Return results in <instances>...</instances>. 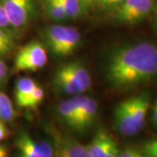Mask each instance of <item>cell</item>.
Returning <instances> with one entry per match:
<instances>
[{
	"label": "cell",
	"instance_id": "cell-1",
	"mask_svg": "<svg viewBox=\"0 0 157 157\" xmlns=\"http://www.w3.org/2000/svg\"><path fill=\"white\" fill-rule=\"evenodd\" d=\"M157 77V46L147 41L119 46L107 58L105 78L114 90H128Z\"/></svg>",
	"mask_w": 157,
	"mask_h": 157
},
{
	"label": "cell",
	"instance_id": "cell-2",
	"mask_svg": "<svg viewBox=\"0 0 157 157\" xmlns=\"http://www.w3.org/2000/svg\"><path fill=\"white\" fill-rule=\"evenodd\" d=\"M150 95L142 93L118 104L113 111V123L120 135L131 137L139 134L146 122Z\"/></svg>",
	"mask_w": 157,
	"mask_h": 157
},
{
	"label": "cell",
	"instance_id": "cell-3",
	"mask_svg": "<svg viewBox=\"0 0 157 157\" xmlns=\"http://www.w3.org/2000/svg\"><path fill=\"white\" fill-rule=\"evenodd\" d=\"M44 39L52 53L66 57L73 54L78 48L81 36L75 27L54 25L45 29Z\"/></svg>",
	"mask_w": 157,
	"mask_h": 157
},
{
	"label": "cell",
	"instance_id": "cell-4",
	"mask_svg": "<svg viewBox=\"0 0 157 157\" xmlns=\"http://www.w3.org/2000/svg\"><path fill=\"white\" fill-rule=\"evenodd\" d=\"M47 52L39 41H31L17 52L14 69L17 72H37L47 63Z\"/></svg>",
	"mask_w": 157,
	"mask_h": 157
},
{
	"label": "cell",
	"instance_id": "cell-5",
	"mask_svg": "<svg viewBox=\"0 0 157 157\" xmlns=\"http://www.w3.org/2000/svg\"><path fill=\"white\" fill-rule=\"evenodd\" d=\"M153 9V0H124L113 10V18L121 24L135 25L145 19Z\"/></svg>",
	"mask_w": 157,
	"mask_h": 157
},
{
	"label": "cell",
	"instance_id": "cell-6",
	"mask_svg": "<svg viewBox=\"0 0 157 157\" xmlns=\"http://www.w3.org/2000/svg\"><path fill=\"white\" fill-rule=\"evenodd\" d=\"M53 146V157H91L86 146L52 126L47 128Z\"/></svg>",
	"mask_w": 157,
	"mask_h": 157
},
{
	"label": "cell",
	"instance_id": "cell-7",
	"mask_svg": "<svg viewBox=\"0 0 157 157\" xmlns=\"http://www.w3.org/2000/svg\"><path fill=\"white\" fill-rule=\"evenodd\" d=\"M13 28L27 26L34 15L33 0H0Z\"/></svg>",
	"mask_w": 157,
	"mask_h": 157
},
{
	"label": "cell",
	"instance_id": "cell-8",
	"mask_svg": "<svg viewBox=\"0 0 157 157\" xmlns=\"http://www.w3.org/2000/svg\"><path fill=\"white\" fill-rule=\"evenodd\" d=\"M17 157H53V146L47 140H37L21 130L15 140Z\"/></svg>",
	"mask_w": 157,
	"mask_h": 157
},
{
	"label": "cell",
	"instance_id": "cell-9",
	"mask_svg": "<svg viewBox=\"0 0 157 157\" xmlns=\"http://www.w3.org/2000/svg\"><path fill=\"white\" fill-rule=\"evenodd\" d=\"M91 157H119L120 150L115 140L106 129L100 128L86 145Z\"/></svg>",
	"mask_w": 157,
	"mask_h": 157
},
{
	"label": "cell",
	"instance_id": "cell-10",
	"mask_svg": "<svg viewBox=\"0 0 157 157\" xmlns=\"http://www.w3.org/2000/svg\"><path fill=\"white\" fill-rule=\"evenodd\" d=\"M63 67L67 72L70 77L73 78L75 84L80 88L82 93L91 87L92 85L91 76L87 69L80 62H70L63 65Z\"/></svg>",
	"mask_w": 157,
	"mask_h": 157
},
{
	"label": "cell",
	"instance_id": "cell-11",
	"mask_svg": "<svg viewBox=\"0 0 157 157\" xmlns=\"http://www.w3.org/2000/svg\"><path fill=\"white\" fill-rule=\"evenodd\" d=\"M98 104L95 100L87 97L84 106L79 113L76 123L75 131L84 132L94 124L97 117Z\"/></svg>",
	"mask_w": 157,
	"mask_h": 157
},
{
	"label": "cell",
	"instance_id": "cell-12",
	"mask_svg": "<svg viewBox=\"0 0 157 157\" xmlns=\"http://www.w3.org/2000/svg\"><path fill=\"white\" fill-rule=\"evenodd\" d=\"M53 82L58 89L69 95H78L82 93L63 66L56 71L53 77Z\"/></svg>",
	"mask_w": 157,
	"mask_h": 157
},
{
	"label": "cell",
	"instance_id": "cell-13",
	"mask_svg": "<svg viewBox=\"0 0 157 157\" xmlns=\"http://www.w3.org/2000/svg\"><path fill=\"white\" fill-rule=\"evenodd\" d=\"M36 81L29 77L19 78L15 84V101L19 108H24L25 101L37 86Z\"/></svg>",
	"mask_w": 157,
	"mask_h": 157
},
{
	"label": "cell",
	"instance_id": "cell-14",
	"mask_svg": "<svg viewBox=\"0 0 157 157\" xmlns=\"http://www.w3.org/2000/svg\"><path fill=\"white\" fill-rule=\"evenodd\" d=\"M58 113L62 121L67 125L70 128L74 130L76 124V109L73 99L62 101L58 106Z\"/></svg>",
	"mask_w": 157,
	"mask_h": 157
},
{
	"label": "cell",
	"instance_id": "cell-15",
	"mask_svg": "<svg viewBox=\"0 0 157 157\" xmlns=\"http://www.w3.org/2000/svg\"><path fill=\"white\" fill-rule=\"evenodd\" d=\"M15 45V34L7 28L0 27V58L9 54Z\"/></svg>",
	"mask_w": 157,
	"mask_h": 157
},
{
	"label": "cell",
	"instance_id": "cell-16",
	"mask_svg": "<svg viewBox=\"0 0 157 157\" xmlns=\"http://www.w3.org/2000/svg\"><path fill=\"white\" fill-rule=\"evenodd\" d=\"M16 117V112L10 98L0 91V120L11 122Z\"/></svg>",
	"mask_w": 157,
	"mask_h": 157
},
{
	"label": "cell",
	"instance_id": "cell-17",
	"mask_svg": "<svg viewBox=\"0 0 157 157\" xmlns=\"http://www.w3.org/2000/svg\"><path fill=\"white\" fill-rule=\"evenodd\" d=\"M45 10L49 16L54 21H61L67 18L65 11L59 0H44Z\"/></svg>",
	"mask_w": 157,
	"mask_h": 157
},
{
	"label": "cell",
	"instance_id": "cell-18",
	"mask_svg": "<svg viewBox=\"0 0 157 157\" xmlns=\"http://www.w3.org/2000/svg\"><path fill=\"white\" fill-rule=\"evenodd\" d=\"M44 97H45L44 90L41 86H39V85H37L33 91L32 92V94L27 98L24 108H29V109L36 108L43 101Z\"/></svg>",
	"mask_w": 157,
	"mask_h": 157
},
{
	"label": "cell",
	"instance_id": "cell-19",
	"mask_svg": "<svg viewBox=\"0 0 157 157\" xmlns=\"http://www.w3.org/2000/svg\"><path fill=\"white\" fill-rule=\"evenodd\" d=\"M119 157H147L142 149L136 147H126L123 150L120 151Z\"/></svg>",
	"mask_w": 157,
	"mask_h": 157
},
{
	"label": "cell",
	"instance_id": "cell-20",
	"mask_svg": "<svg viewBox=\"0 0 157 157\" xmlns=\"http://www.w3.org/2000/svg\"><path fill=\"white\" fill-rule=\"evenodd\" d=\"M141 149L147 157H157V139L147 141Z\"/></svg>",
	"mask_w": 157,
	"mask_h": 157
},
{
	"label": "cell",
	"instance_id": "cell-21",
	"mask_svg": "<svg viewBox=\"0 0 157 157\" xmlns=\"http://www.w3.org/2000/svg\"><path fill=\"white\" fill-rule=\"evenodd\" d=\"M124 0H100L98 5L104 9L114 10L116 7L120 6Z\"/></svg>",
	"mask_w": 157,
	"mask_h": 157
},
{
	"label": "cell",
	"instance_id": "cell-22",
	"mask_svg": "<svg viewBox=\"0 0 157 157\" xmlns=\"http://www.w3.org/2000/svg\"><path fill=\"white\" fill-rule=\"evenodd\" d=\"M10 25H10V21L8 19V17H7L6 11H5L3 6L0 3V27L1 28H7Z\"/></svg>",
	"mask_w": 157,
	"mask_h": 157
},
{
	"label": "cell",
	"instance_id": "cell-23",
	"mask_svg": "<svg viewBox=\"0 0 157 157\" xmlns=\"http://www.w3.org/2000/svg\"><path fill=\"white\" fill-rule=\"evenodd\" d=\"M10 135H11V132L7 128L5 121L0 120V141L7 139L10 136Z\"/></svg>",
	"mask_w": 157,
	"mask_h": 157
},
{
	"label": "cell",
	"instance_id": "cell-24",
	"mask_svg": "<svg viewBox=\"0 0 157 157\" xmlns=\"http://www.w3.org/2000/svg\"><path fill=\"white\" fill-rule=\"evenodd\" d=\"M8 75V67L6 64L0 59V85L6 81Z\"/></svg>",
	"mask_w": 157,
	"mask_h": 157
},
{
	"label": "cell",
	"instance_id": "cell-25",
	"mask_svg": "<svg viewBox=\"0 0 157 157\" xmlns=\"http://www.w3.org/2000/svg\"><path fill=\"white\" fill-rule=\"evenodd\" d=\"M99 1L100 0H80L81 5L83 6V9H85L86 7H89V6H93V5L98 4Z\"/></svg>",
	"mask_w": 157,
	"mask_h": 157
},
{
	"label": "cell",
	"instance_id": "cell-26",
	"mask_svg": "<svg viewBox=\"0 0 157 157\" xmlns=\"http://www.w3.org/2000/svg\"><path fill=\"white\" fill-rule=\"evenodd\" d=\"M152 122L154 124V126L157 128V108L154 107L153 109V113H152V116H151Z\"/></svg>",
	"mask_w": 157,
	"mask_h": 157
},
{
	"label": "cell",
	"instance_id": "cell-27",
	"mask_svg": "<svg viewBox=\"0 0 157 157\" xmlns=\"http://www.w3.org/2000/svg\"><path fill=\"white\" fill-rule=\"evenodd\" d=\"M0 157H8V150L3 145H0Z\"/></svg>",
	"mask_w": 157,
	"mask_h": 157
},
{
	"label": "cell",
	"instance_id": "cell-28",
	"mask_svg": "<svg viewBox=\"0 0 157 157\" xmlns=\"http://www.w3.org/2000/svg\"><path fill=\"white\" fill-rule=\"evenodd\" d=\"M66 2H68V3H72V4H80L81 5V2L80 0H64ZM82 6V5H81ZM83 7V6H82Z\"/></svg>",
	"mask_w": 157,
	"mask_h": 157
},
{
	"label": "cell",
	"instance_id": "cell-29",
	"mask_svg": "<svg viewBox=\"0 0 157 157\" xmlns=\"http://www.w3.org/2000/svg\"><path fill=\"white\" fill-rule=\"evenodd\" d=\"M155 16H156V19H157V5L155 8Z\"/></svg>",
	"mask_w": 157,
	"mask_h": 157
}]
</instances>
